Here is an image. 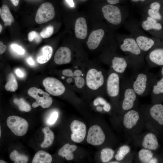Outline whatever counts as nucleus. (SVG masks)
I'll return each mask as SVG.
<instances>
[{
  "label": "nucleus",
  "instance_id": "24",
  "mask_svg": "<svg viewBox=\"0 0 163 163\" xmlns=\"http://www.w3.org/2000/svg\"><path fill=\"white\" fill-rule=\"evenodd\" d=\"M71 60V52L66 47H60L56 51L54 57V61L58 65L69 63Z\"/></svg>",
  "mask_w": 163,
  "mask_h": 163
},
{
  "label": "nucleus",
  "instance_id": "33",
  "mask_svg": "<svg viewBox=\"0 0 163 163\" xmlns=\"http://www.w3.org/2000/svg\"><path fill=\"white\" fill-rule=\"evenodd\" d=\"M18 88V84L14 75L11 73L8 76V81L5 86V89L7 91H15Z\"/></svg>",
  "mask_w": 163,
  "mask_h": 163
},
{
  "label": "nucleus",
  "instance_id": "15",
  "mask_svg": "<svg viewBox=\"0 0 163 163\" xmlns=\"http://www.w3.org/2000/svg\"><path fill=\"white\" fill-rule=\"evenodd\" d=\"M87 87L92 90H96L102 86L105 82V78L101 71L92 68L87 72L86 78Z\"/></svg>",
  "mask_w": 163,
  "mask_h": 163
},
{
  "label": "nucleus",
  "instance_id": "58",
  "mask_svg": "<svg viewBox=\"0 0 163 163\" xmlns=\"http://www.w3.org/2000/svg\"><path fill=\"white\" fill-rule=\"evenodd\" d=\"M2 25L0 24V33H1V32L2 31Z\"/></svg>",
  "mask_w": 163,
  "mask_h": 163
},
{
  "label": "nucleus",
  "instance_id": "31",
  "mask_svg": "<svg viewBox=\"0 0 163 163\" xmlns=\"http://www.w3.org/2000/svg\"><path fill=\"white\" fill-rule=\"evenodd\" d=\"M44 135V139L41 144L42 148H46L50 146L52 144L54 138L53 133L47 127H44L42 129Z\"/></svg>",
  "mask_w": 163,
  "mask_h": 163
},
{
  "label": "nucleus",
  "instance_id": "11",
  "mask_svg": "<svg viewBox=\"0 0 163 163\" xmlns=\"http://www.w3.org/2000/svg\"><path fill=\"white\" fill-rule=\"evenodd\" d=\"M145 59L150 67L163 66V40L156 44L148 52Z\"/></svg>",
  "mask_w": 163,
  "mask_h": 163
},
{
  "label": "nucleus",
  "instance_id": "41",
  "mask_svg": "<svg viewBox=\"0 0 163 163\" xmlns=\"http://www.w3.org/2000/svg\"><path fill=\"white\" fill-rule=\"evenodd\" d=\"M133 4L143 7L146 5L149 0H129Z\"/></svg>",
  "mask_w": 163,
  "mask_h": 163
},
{
  "label": "nucleus",
  "instance_id": "45",
  "mask_svg": "<svg viewBox=\"0 0 163 163\" xmlns=\"http://www.w3.org/2000/svg\"><path fill=\"white\" fill-rule=\"evenodd\" d=\"M6 46L4 44L2 41L0 42V54H2L5 51L6 49Z\"/></svg>",
  "mask_w": 163,
  "mask_h": 163
},
{
  "label": "nucleus",
  "instance_id": "59",
  "mask_svg": "<svg viewBox=\"0 0 163 163\" xmlns=\"http://www.w3.org/2000/svg\"><path fill=\"white\" fill-rule=\"evenodd\" d=\"M1 136V128L0 129V136Z\"/></svg>",
  "mask_w": 163,
  "mask_h": 163
},
{
  "label": "nucleus",
  "instance_id": "51",
  "mask_svg": "<svg viewBox=\"0 0 163 163\" xmlns=\"http://www.w3.org/2000/svg\"><path fill=\"white\" fill-rule=\"evenodd\" d=\"M13 4L15 6H17L19 4V0H10Z\"/></svg>",
  "mask_w": 163,
  "mask_h": 163
},
{
  "label": "nucleus",
  "instance_id": "5",
  "mask_svg": "<svg viewBox=\"0 0 163 163\" xmlns=\"http://www.w3.org/2000/svg\"><path fill=\"white\" fill-rule=\"evenodd\" d=\"M138 97L132 87L129 79L123 78L121 81V99L118 106L121 116L128 111L139 107Z\"/></svg>",
  "mask_w": 163,
  "mask_h": 163
},
{
  "label": "nucleus",
  "instance_id": "38",
  "mask_svg": "<svg viewBox=\"0 0 163 163\" xmlns=\"http://www.w3.org/2000/svg\"><path fill=\"white\" fill-rule=\"evenodd\" d=\"M58 116V113L56 111H54L51 114L48 120V123L50 125L54 124L57 120Z\"/></svg>",
  "mask_w": 163,
  "mask_h": 163
},
{
  "label": "nucleus",
  "instance_id": "54",
  "mask_svg": "<svg viewBox=\"0 0 163 163\" xmlns=\"http://www.w3.org/2000/svg\"><path fill=\"white\" fill-rule=\"evenodd\" d=\"M36 41H40V37L38 33H37L36 37L35 38Z\"/></svg>",
  "mask_w": 163,
  "mask_h": 163
},
{
  "label": "nucleus",
  "instance_id": "44",
  "mask_svg": "<svg viewBox=\"0 0 163 163\" xmlns=\"http://www.w3.org/2000/svg\"><path fill=\"white\" fill-rule=\"evenodd\" d=\"M103 108L104 111L106 112H109L111 109V106L110 104L107 102L103 106Z\"/></svg>",
  "mask_w": 163,
  "mask_h": 163
},
{
  "label": "nucleus",
  "instance_id": "57",
  "mask_svg": "<svg viewBox=\"0 0 163 163\" xmlns=\"http://www.w3.org/2000/svg\"><path fill=\"white\" fill-rule=\"evenodd\" d=\"M0 163H7L6 162L4 161V160H0Z\"/></svg>",
  "mask_w": 163,
  "mask_h": 163
},
{
  "label": "nucleus",
  "instance_id": "26",
  "mask_svg": "<svg viewBox=\"0 0 163 163\" xmlns=\"http://www.w3.org/2000/svg\"><path fill=\"white\" fill-rule=\"evenodd\" d=\"M75 31L77 38L84 39L86 37L87 34V27L86 21L84 18L80 17L76 20Z\"/></svg>",
  "mask_w": 163,
  "mask_h": 163
},
{
  "label": "nucleus",
  "instance_id": "46",
  "mask_svg": "<svg viewBox=\"0 0 163 163\" xmlns=\"http://www.w3.org/2000/svg\"><path fill=\"white\" fill-rule=\"evenodd\" d=\"M123 0H107V2L109 4L111 5H115L118 4L121 1ZM126 1V0H125Z\"/></svg>",
  "mask_w": 163,
  "mask_h": 163
},
{
  "label": "nucleus",
  "instance_id": "47",
  "mask_svg": "<svg viewBox=\"0 0 163 163\" xmlns=\"http://www.w3.org/2000/svg\"><path fill=\"white\" fill-rule=\"evenodd\" d=\"M82 74V71L79 69L76 70L73 72L74 76L75 77L80 76Z\"/></svg>",
  "mask_w": 163,
  "mask_h": 163
},
{
  "label": "nucleus",
  "instance_id": "1",
  "mask_svg": "<svg viewBox=\"0 0 163 163\" xmlns=\"http://www.w3.org/2000/svg\"><path fill=\"white\" fill-rule=\"evenodd\" d=\"M146 129L158 137L163 135V105L162 103L143 105L139 107Z\"/></svg>",
  "mask_w": 163,
  "mask_h": 163
},
{
  "label": "nucleus",
  "instance_id": "18",
  "mask_svg": "<svg viewBox=\"0 0 163 163\" xmlns=\"http://www.w3.org/2000/svg\"><path fill=\"white\" fill-rule=\"evenodd\" d=\"M38 89L35 87H33L29 88L27 91L28 94L30 97L35 99L36 101L34 102L32 106L34 108L39 106L43 108L49 107L53 102L52 98L50 96V94L46 92H44L43 97H40L38 93Z\"/></svg>",
  "mask_w": 163,
  "mask_h": 163
},
{
  "label": "nucleus",
  "instance_id": "43",
  "mask_svg": "<svg viewBox=\"0 0 163 163\" xmlns=\"http://www.w3.org/2000/svg\"><path fill=\"white\" fill-rule=\"evenodd\" d=\"M37 33L34 31H33L30 32L28 35V40L31 42L32 41L34 38H35Z\"/></svg>",
  "mask_w": 163,
  "mask_h": 163
},
{
  "label": "nucleus",
  "instance_id": "7",
  "mask_svg": "<svg viewBox=\"0 0 163 163\" xmlns=\"http://www.w3.org/2000/svg\"><path fill=\"white\" fill-rule=\"evenodd\" d=\"M108 4L104 6L102 11L104 18L110 24L120 25L125 22L129 15L128 8L125 6L120 8L118 6Z\"/></svg>",
  "mask_w": 163,
  "mask_h": 163
},
{
  "label": "nucleus",
  "instance_id": "29",
  "mask_svg": "<svg viewBox=\"0 0 163 163\" xmlns=\"http://www.w3.org/2000/svg\"><path fill=\"white\" fill-rule=\"evenodd\" d=\"M1 9V17L4 22V25L6 26H11L14 22V19L7 5L4 4Z\"/></svg>",
  "mask_w": 163,
  "mask_h": 163
},
{
  "label": "nucleus",
  "instance_id": "30",
  "mask_svg": "<svg viewBox=\"0 0 163 163\" xmlns=\"http://www.w3.org/2000/svg\"><path fill=\"white\" fill-rule=\"evenodd\" d=\"M52 159L50 154L43 151L40 150L35 154L32 163H50Z\"/></svg>",
  "mask_w": 163,
  "mask_h": 163
},
{
  "label": "nucleus",
  "instance_id": "60",
  "mask_svg": "<svg viewBox=\"0 0 163 163\" xmlns=\"http://www.w3.org/2000/svg\"><path fill=\"white\" fill-rule=\"evenodd\" d=\"M161 1L163 2V0H161Z\"/></svg>",
  "mask_w": 163,
  "mask_h": 163
},
{
  "label": "nucleus",
  "instance_id": "12",
  "mask_svg": "<svg viewBox=\"0 0 163 163\" xmlns=\"http://www.w3.org/2000/svg\"><path fill=\"white\" fill-rule=\"evenodd\" d=\"M133 160L136 163H163V153L144 148H141L136 155Z\"/></svg>",
  "mask_w": 163,
  "mask_h": 163
},
{
  "label": "nucleus",
  "instance_id": "36",
  "mask_svg": "<svg viewBox=\"0 0 163 163\" xmlns=\"http://www.w3.org/2000/svg\"><path fill=\"white\" fill-rule=\"evenodd\" d=\"M54 31L53 27L50 25L43 29L40 33V36L43 38L50 37L53 34Z\"/></svg>",
  "mask_w": 163,
  "mask_h": 163
},
{
  "label": "nucleus",
  "instance_id": "40",
  "mask_svg": "<svg viewBox=\"0 0 163 163\" xmlns=\"http://www.w3.org/2000/svg\"><path fill=\"white\" fill-rule=\"evenodd\" d=\"M107 102L103 98L98 97L94 99L93 101V104L95 106H97L99 104H101L104 106Z\"/></svg>",
  "mask_w": 163,
  "mask_h": 163
},
{
  "label": "nucleus",
  "instance_id": "49",
  "mask_svg": "<svg viewBox=\"0 0 163 163\" xmlns=\"http://www.w3.org/2000/svg\"><path fill=\"white\" fill-rule=\"evenodd\" d=\"M27 61L28 63L30 65H33L34 64V62L32 59L31 57H29Z\"/></svg>",
  "mask_w": 163,
  "mask_h": 163
},
{
  "label": "nucleus",
  "instance_id": "35",
  "mask_svg": "<svg viewBox=\"0 0 163 163\" xmlns=\"http://www.w3.org/2000/svg\"><path fill=\"white\" fill-rule=\"evenodd\" d=\"M13 102L15 104L18 106L20 111L28 112L30 111L31 109L30 105L26 102L23 98H20L19 100L17 98H15L13 100Z\"/></svg>",
  "mask_w": 163,
  "mask_h": 163
},
{
  "label": "nucleus",
  "instance_id": "8",
  "mask_svg": "<svg viewBox=\"0 0 163 163\" xmlns=\"http://www.w3.org/2000/svg\"><path fill=\"white\" fill-rule=\"evenodd\" d=\"M135 146L157 152L160 147L158 137L154 133L148 131L128 136Z\"/></svg>",
  "mask_w": 163,
  "mask_h": 163
},
{
  "label": "nucleus",
  "instance_id": "13",
  "mask_svg": "<svg viewBox=\"0 0 163 163\" xmlns=\"http://www.w3.org/2000/svg\"><path fill=\"white\" fill-rule=\"evenodd\" d=\"M6 123L8 127L17 136H23L27 131L28 124L23 118L16 116H11L8 117Z\"/></svg>",
  "mask_w": 163,
  "mask_h": 163
},
{
  "label": "nucleus",
  "instance_id": "4",
  "mask_svg": "<svg viewBox=\"0 0 163 163\" xmlns=\"http://www.w3.org/2000/svg\"><path fill=\"white\" fill-rule=\"evenodd\" d=\"M121 121L125 133L128 136L142 133L146 129L139 107L124 113L122 116Z\"/></svg>",
  "mask_w": 163,
  "mask_h": 163
},
{
  "label": "nucleus",
  "instance_id": "48",
  "mask_svg": "<svg viewBox=\"0 0 163 163\" xmlns=\"http://www.w3.org/2000/svg\"><path fill=\"white\" fill-rule=\"evenodd\" d=\"M15 73L18 76L20 77H22L24 76L23 72L19 69H17L15 70Z\"/></svg>",
  "mask_w": 163,
  "mask_h": 163
},
{
  "label": "nucleus",
  "instance_id": "14",
  "mask_svg": "<svg viewBox=\"0 0 163 163\" xmlns=\"http://www.w3.org/2000/svg\"><path fill=\"white\" fill-rule=\"evenodd\" d=\"M142 7L143 14L152 18L163 25V8L159 1H152Z\"/></svg>",
  "mask_w": 163,
  "mask_h": 163
},
{
  "label": "nucleus",
  "instance_id": "19",
  "mask_svg": "<svg viewBox=\"0 0 163 163\" xmlns=\"http://www.w3.org/2000/svg\"><path fill=\"white\" fill-rule=\"evenodd\" d=\"M105 139V134L100 126L94 125L90 128L87 138L88 143L93 145H99L102 144Z\"/></svg>",
  "mask_w": 163,
  "mask_h": 163
},
{
  "label": "nucleus",
  "instance_id": "55",
  "mask_svg": "<svg viewBox=\"0 0 163 163\" xmlns=\"http://www.w3.org/2000/svg\"><path fill=\"white\" fill-rule=\"evenodd\" d=\"M38 93L40 94H43L44 92L41 89H38Z\"/></svg>",
  "mask_w": 163,
  "mask_h": 163
},
{
  "label": "nucleus",
  "instance_id": "22",
  "mask_svg": "<svg viewBox=\"0 0 163 163\" xmlns=\"http://www.w3.org/2000/svg\"><path fill=\"white\" fill-rule=\"evenodd\" d=\"M150 94L152 104L163 102V77L158 78L152 87Z\"/></svg>",
  "mask_w": 163,
  "mask_h": 163
},
{
  "label": "nucleus",
  "instance_id": "42",
  "mask_svg": "<svg viewBox=\"0 0 163 163\" xmlns=\"http://www.w3.org/2000/svg\"><path fill=\"white\" fill-rule=\"evenodd\" d=\"M62 74L65 76L72 77L74 76L73 73L72 71L69 69H66L63 70L62 71Z\"/></svg>",
  "mask_w": 163,
  "mask_h": 163
},
{
  "label": "nucleus",
  "instance_id": "28",
  "mask_svg": "<svg viewBox=\"0 0 163 163\" xmlns=\"http://www.w3.org/2000/svg\"><path fill=\"white\" fill-rule=\"evenodd\" d=\"M77 146L74 145H70L67 143L61 148L58 152V155L63 158L65 157L67 160H72L74 156L72 152L75 151Z\"/></svg>",
  "mask_w": 163,
  "mask_h": 163
},
{
  "label": "nucleus",
  "instance_id": "53",
  "mask_svg": "<svg viewBox=\"0 0 163 163\" xmlns=\"http://www.w3.org/2000/svg\"><path fill=\"white\" fill-rule=\"evenodd\" d=\"M96 110L97 111L99 112H101L103 110V107L100 106H97L96 107Z\"/></svg>",
  "mask_w": 163,
  "mask_h": 163
},
{
  "label": "nucleus",
  "instance_id": "3",
  "mask_svg": "<svg viewBox=\"0 0 163 163\" xmlns=\"http://www.w3.org/2000/svg\"><path fill=\"white\" fill-rule=\"evenodd\" d=\"M125 28L134 38L139 48L145 55L161 40L147 36L143 32L139 24L133 20H127Z\"/></svg>",
  "mask_w": 163,
  "mask_h": 163
},
{
  "label": "nucleus",
  "instance_id": "25",
  "mask_svg": "<svg viewBox=\"0 0 163 163\" xmlns=\"http://www.w3.org/2000/svg\"><path fill=\"white\" fill-rule=\"evenodd\" d=\"M104 30L101 29L93 31L90 34L87 42L88 48L94 50L99 46L105 35Z\"/></svg>",
  "mask_w": 163,
  "mask_h": 163
},
{
  "label": "nucleus",
  "instance_id": "21",
  "mask_svg": "<svg viewBox=\"0 0 163 163\" xmlns=\"http://www.w3.org/2000/svg\"><path fill=\"white\" fill-rule=\"evenodd\" d=\"M109 62L112 70L121 75L129 66L128 61L125 56H112Z\"/></svg>",
  "mask_w": 163,
  "mask_h": 163
},
{
  "label": "nucleus",
  "instance_id": "20",
  "mask_svg": "<svg viewBox=\"0 0 163 163\" xmlns=\"http://www.w3.org/2000/svg\"><path fill=\"white\" fill-rule=\"evenodd\" d=\"M70 129L72 133L71 136L72 141L80 143L84 140L86 133V126L83 123L74 120L70 124Z\"/></svg>",
  "mask_w": 163,
  "mask_h": 163
},
{
  "label": "nucleus",
  "instance_id": "56",
  "mask_svg": "<svg viewBox=\"0 0 163 163\" xmlns=\"http://www.w3.org/2000/svg\"><path fill=\"white\" fill-rule=\"evenodd\" d=\"M71 81H72V79L70 78H68L67 80V82L68 83H70L71 82Z\"/></svg>",
  "mask_w": 163,
  "mask_h": 163
},
{
  "label": "nucleus",
  "instance_id": "17",
  "mask_svg": "<svg viewBox=\"0 0 163 163\" xmlns=\"http://www.w3.org/2000/svg\"><path fill=\"white\" fill-rule=\"evenodd\" d=\"M43 85L45 90L53 96L60 95L65 90V86L62 82L54 78L48 77L46 78L43 80Z\"/></svg>",
  "mask_w": 163,
  "mask_h": 163
},
{
  "label": "nucleus",
  "instance_id": "39",
  "mask_svg": "<svg viewBox=\"0 0 163 163\" xmlns=\"http://www.w3.org/2000/svg\"><path fill=\"white\" fill-rule=\"evenodd\" d=\"M11 47L14 51L19 54L22 55L24 53V50L21 46L17 44H12Z\"/></svg>",
  "mask_w": 163,
  "mask_h": 163
},
{
  "label": "nucleus",
  "instance_id": "52",
  "mask_svg": "<svg viewBox=\"0 0 163 163\" xmlns=\"http://www.w3.org/2000/svg\"><path fill=\"white\" fill-rule=\"evenodd\" d=\"M160 75L161 77H163V66L161 67L160 71Z\"/></svg>",
  "mask_w": 163,
  "mask_h": 163
},
{
  "label": "nucleus",
  "instance_id": "32",
  "mask_svg": "<svg viewBox=\"0 0 163 163\" xmlns=\"http://www.w3.org/2000/svg\"><path fill=\"white\" fill-rule=\"evenodd\" d=\"M114 153V151L111 148L107 147L103 149L101 152V161L103 163H109L113 158Z\"/></svg>",
  "mask_w": 163,
  "mask_h": 163
},
{
  "label": "nucleus",
  "instance_id": "6",
  "mask_svg": "<svg viewBox=\"0 0 163 163\" xmlns=\"http://www.w3.org/2000/svg\"><path fill=\"white\" fill-rule=\"evenodd\" d=\"M158 78L157 76L153 73L142 72L135 74L129 80L138 96L144 97L150 93L153 84Z\"/></svg>",
  "mask_w": 163,
  "mask_h": 163
},
{
  "label": "nucleus",
  "instance_id": "50",
  "mask_svg": "<svg viewBox=\"0 0 163 163\" xmlns=\"http://www.w3.org/2000/svg\"><path fill=\"white\" fill-rule=\"evenodd\" d=\"M66 1L71 7H74V3L73 2V0H66Z\"/></svg>",
  "mask_w": 163,
  "mask_h": 163
},
{
  "label": "nucleus",
  "instance_id": "23",
  "mask_svg": "<svg viewBox=\"0 0 163 163\" xmlns=\"http://www.w3.org/2000/svg\"><path fill=\"white\" fill-rule=\"evenodd\" d=\"M135 155L131 152L130 146L127 144H124L119 148L115 158L119 163H132Z\"/></svg>",
  "mask_w": 163,
  "mask_h": 163
},
{
  "label": "nucleus",
  "instance_id": "10",
  "mask_svg": "<svg viewBox=\"0 0 163 163\" xmlns=\"http://www.w3.org/2000/svg\"><path fill=\"white\" fill-rule=\"evenodd\" d=\"M121 75L112 70L106 81V90L108 95L112 99H118L120 97Z\"/></svg>",
  "mask_w": 163,
  "mask_h": 163
},
{
  "label": "nucleus",
  "instance_id": "16",
  "mask_svg": "<svg viewBox=\"0 0 163 163\" xmlns=\"http://www.w3.org/2000/svg\"><path fill=\"white\" fill-rule=\"evenodd\" d=\"M55 15L54 8L50 3L47 2L42 4L37 12L35 21L38 24L46 22L53 19Z\"/></svg>",
  "mask_w": 163,
  "mask_h": 163
},
{
  "label": "nucleus",
  "instance_id": "27",
  "mask_svg": "<svg viewBox=\"0 0 163 163\" xmlns=\"http://www.w3.org/2000/svg\"><path fill=\"white\" fill-rule=\"evenodd\" d=\"M53 49L51 46L46 45L40 49L37 57V61L41 64H44L48 62L52 57Z\"/></svg>",
  "mask_w": 163,
  "mask_h": 163
},
{
  "label": "nucleus",
  "instance_id": "37",
  "mask_svg": "<svg viewBox=\"0 0 163 163\" xmlns=\"http://www.w3.org/2000/svg\"><path fill=\"white\" fill-rule=\"evenodd\" d=\"M76 86L78 88H82L85 84V80L83 78L80 76H76L74 78Z\"/></svg>",
  "mask_w": 163,
  "mask_h": 163
},
{
  "label": "nucleus",
  "instance_id": "34",
  "mask_svg": "<svg viewBox=\"0 0 163 163\" xmlns=\"http://www.w3.org/2000/svg\"><path fill=\"white\" fill-rule=\"evenodd\" d=\"M10 159L14 161L15 163H26L28 160L27 156L19 154L16 150H14L10 153L9 156Z\"/></svg>",
  "mask_w": 163,
  "mask_h": 163
},
{
  "label": "nucleus",
  "instance_id": "9",
  "mask_svg": "<svg viewBox=\"0 0 163 163\" xmlns=\"http://www.w3.org/2000/svg\"><path fill=\"white\" fill-rule=\"evenodd\" d=\"M141 28L155 37L163 40V25L156 20L142 14L139 23Z\"/></svg>",
  "mask_w": 163,
  "mask_h": 163
},
{
  "label": "nucleus",
  "instance_id": "2",
  "mask_svg": "<svg viewBox=\"0 0 163 163\" xmlns=\"http://www.w3.org/2000/svg\"><path fill=\"white\" fill-rule=\"evenodd\" d=\"M119 43L120 50L125 54L129 66L134 69H137L144 65L145 54L129 34L122 35Z\"/></svg>",
  "mask_w": 163,
  "mask_h": 163
}]
</instances>
